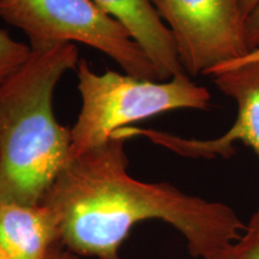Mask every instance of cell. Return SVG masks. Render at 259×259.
<instances>
[{"instance_id":"1","label":"cell","mask_w":259,"mask_h":259,"mask_svg":"<svg viewBox=\"0 0 259 259\" xmlns=\"http://www.w3.org/2000/svg\"><path fill=\"white\" fill-rule=\"evenodd\" d=\"M127 139L71 158L45 194L65 250L82 257L122 259L120 248L139 222L158 220L183 234L193 258L210 259L241 238L246 227L231 206L184 193L169 183L127 173Z\"/></svg>"},{"instance_id":"2","label":"cell","mask_w":259,"mask_h":259,"mask_svg":"<svg viewBox=\"0 0 259 259\" xmlns=\"http://www.w3.org/2000/svg\"><path fill=\"white\" fill-rule=\"evenodd\" d=\"M78 63L74 44L31 50L0 84V204L40 205L70 161L71 128L58 122L53 96Z\"/></svg>"},{"instance_id":"3","label":"cell","mask_w":259,"mask_h":259,"mask_svg":"<svg viewBox=\"0 0 259 259\" xmlns=\"http://www.w3.org/2000/svg\"><path fill=\"white\" fill-rule=\"evenodd\" d=\"M82 108L71 128L70 160L101 147L116 130L162 113L191 108L205 111L211 94L185 72L167 82L141 79L115 71L94 72L85 59L77 65Z\"/></svg>"},{"instance_id":"4","label":"cell","mask_w":259,"mask_h":259,"mask_svg":"<svg viewBox=\"0 0 259 259\" xmlns=\"http://www.w3.org/2000/svg\"><path fill=\"white\" fill-rule=\"evenodd\" d=\"M0 17L27 35L32 51L80 42L107 54L130 76L160 82L127 29L93 0H0Z\"/></svg>"},{"instance_id":"5","label":"cell","mask_w":259,"mask_h":259,"mask_svg":"<svg viewBox=\"0 0 259 259\" xmlns=\"http://www.w3.org/2000/svg\"><path fill=\"white\" fill-rule=\"evenodd\" d=\"M167 22L190 77L208 74L250 53L239 0H150Z\"/></svg>"},{"instance_id":"6","label":"cell","mask_w":259,"mask_h":259,"mask_svg":"<svg viewBox=\"0 0 259 259\" xmlns=\"http://www.w3.org/2000/svg\"><path fill=\"white\" fill-rule=\"evenodd\" d=\"M221 93L236 105L233 125L220 137L208 141L186 139L176 135L150 128L125 126L113 132L114 137L128 139L148 138L170 151L192 158H229L235 153V143L251 148L259 158V60L235 64L210 73ZM259 219V206L253 215Z\"/></svg>"},{"instance_id":"7","label":"cell","mask_w":259,"mask_h":259,"mask_svg":"<svg viewBox=\"0 0 259 259\" xmlns=\"http://www.w3.org/2000/svg\"><path fill=\"white\" fill-rule=\"evenodd\" d=\"M0 245L9 259H77L64 247L47 206L0 204Z\"/></svg>"},{"instance_id":"8","label":"cell","mask_w":259,"mask_h":259,"mask_svg":"<svg viewBox=\"0 0 259 259\" xmlns=\"http://www.w3.org/2000/svg\"><path fill=\"white\" fill-rule=\"evenodd\" d=\"M106 14L127 29L156 69L160 82H167L181 66L176 42L150 0H93Z\"/></svg>"},{"instance_id":"9","label":"cell","mask_w":259,"mask_h":259,"mask_svg":"<svg viewBox=\"0 0 259 259\" xmlns=\"http://www.w3.org/2000/svg\"><path fill=\"white\" fill-rule=\"evenodd\" d=\"M30 52L27 45L15 41L8 31L0 30V84L24 64Z\"/></svg>"},{"instance_id":"10","label":"cell","mask_w":259,"mask_h":259,"mask_svg":"<svg viewBox=\"0 0 259 259\" xmlns=\"http://www.w3.org/2000/svg\"><path fill=\"white\" fill-rule=\"evenodd\" d=\"M210 259H259V219L252 216L241 238Z\"/></svg>"},{"instance_id":"11","label":"cell","mask_w":259,"mask_h":259,"mask_svg":"<svg viewBox=\"0 0 259 259\" xmlns=\"http://www.w3.org/2000/svg\"><path fill=\"white\" fill-rule=\"evenodd\" d=\"M246 41L250 51L259 48V5L246 18ZM250 52V53H251Z\"/></svg>"},{"instance_id":"12","label":"cell","mask_w":259,"mask_h":259,"mask_svg":"<svg viewBox=\"0 0 259 259\" xmlns=\"http://www.w3.org/2000/svg\"><path fill=\"white\" fill-rule=\"evenodd\" d=\"M239 3H240L241 12L245 18H247V16L259 5V0H239Z\"/></svg>"},{"instance_id":"13","label":"cell","mask_w":259,"mask_h":259,"mask_svg":"<svg viewBox=\"0 0 259 259\" xmlns=\"http://www.w3.org/2000/svg\"><path fill=\"white\" fill-rule=\"evenodd\" d=\"M254 60H259V48H258V50H254V51H252L251 53H248L247 56L244 57V58H241V59L236 60V61H234V63H231V64H228V65H225V66L218 67V69L212 70L211 72H213V71H216V70L223 69V67L231 66V65H235V64H241V63H247V61H254ZM211 72H210V73H211ZM210 73L208 74V76H210Z\"/></svg>"},{"instance_id":"14","label":"cell","mask_w":259,"mask_h":259,"mask_svg":"<svg viewBox=\"0 0 259 259\" xmlns=\"http://www.w3.org/2000/svg\"><path fill=\"white\" fill-rule=\"evenodd\" d=\"M0 259H9L8 255H6V253L4 252V250H3L2 245H0Z\"/></svg>"}]
</instances>
